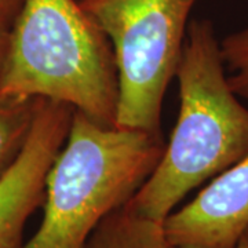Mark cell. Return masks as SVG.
<instances>
[{"instance_id": "1", "label": "cell", "mask_w": 248, "mask_h": 248, "mask_svg": "<svg viewBox=\"0 0 248 248\" xmlns=\"http://www.w3.org/2000/svg\"><path fill=\"white\" fill-rule=\"evenodd\" d=\"M175 78L177 124L156 169L125 203L138 215L164 222L189 192L248 153V108L228 81L221 40L208 19L187 25Z\"/></svg>"}, {"instance_id": "2", "label": "cell", "mask_w": 248, "mask_h": 248, "mask_svg": "<svg viewBox=\"0 0 248 248\" xmlns=\"http://www.w3.org/2000/svg\"><path fill=\"white\" fill-rule=\"evenodd\" d=\"M0 95L43 98L116 125L113 48L76 0H24L10 28Z\"/></svg>"}, {"instance_id": "3", "label": "cell", "mask_w": 248, "mask_h": 248, "mask_svg": "<svg viewBox=\"0 0 248 248\" xmlns=\"http://www.w3.org/2000/svg\"><path fill=\"white\" fill-rule=\"evenodd\" d=\"M164 148L161 133L102 125L75 110L46 178L43 221L24 248H86L151 177Z\"/></svg>"}, {"instance_id": "4", "label": "cell", "mask_w": 248, "mask_h": 248, "mask_svg": "<svg viewBox=\"0 0 248 248\" xmlns=\"http://www.w3.org/2000/svg\"><path fill=\"white\" fill-rule=\"evenodd\" d=\"M110 42L119 98L116 127L161 133L163 99L175 78L197 0H80Z\"/></svg>"}, {"instance_id": "5", "label": "cell", "mask_w": 248, "mask_h": 248, "mask_svg": "<svg viewBox=\"0 0 248 248\" xmlns=\"http://www.w3.org/2000/svg\"><path fill=\"white\" fill-rule=\"evenodd\" d=\"M75 109L40 99L17 160L0 179V248H24L28 219L45 202L46 178L71 130Z\"/></svg>"}, {"instance_id": "6", "label": "cell", "mask_w": 248, "mask_h": 248, "mask_svg": "<svg viewBox=\"0 0 248 248\" xmlns=\"http://www.w3.org/2000/svg\"><path fill=\"white\" fill-rule=\"evenodd\" d=\"M172 248H233L248 231V153L163 222Z\"/></svg>"}, {"instance_id": "7", "label": "cell", "mask_w": 248, "mask_h": 248, "mask_svg": "<svg viewBox=\"0 0 248 248\" xmlns=\"http://www.w3.org/2000/svg\"><path fill=\"white\" fill-rule=\"evenodd\" d=\"M86 248H172L163 222L131 211L125 204L107 215L90 236Z\"/></svg>"}, {"instance_id": "8", "label": "cell", "mask_w": 248, "mask_h": 248, "mask_svg": "<svg viewBox=\"0 0 248 248\" xmlns=\"http://www.w3.org/2000/svg\"><path fill=\"white\" fill-rule=\"evenodd\" d=\"M40 99L0 95V179L25 146Z\"/></svg>"}, {"instance_id": "9", "label": "cell", "mask_w": 248, "mask_h": 248, "mask_svg": "<svg viewBox=\"0 0 248 248\" xmlns=\"http://www.w3.org/2000/svg\"><path fill=\"white\" fill-rule=\"evenodd\" d=\"M221 51L231 89L248 99V28L223 37Z\"/></svg>"}, {"instance_id": "10", "label": "cell", "mask_w": 248, "mask_h": 248, "mask_svg": "<svg viewBox=\"0 0 248 248\" xmlns=\"http://www.w3.org/2000/svg\"><path fill=\"white\" fill-rule=\"evenodd\" d=\"M24 0H0V24L11 28Z\"/></svg>"}, {"instance_id": "11", "label": "cell", "mask_w": 248, "mask_h": 248, "mask_svg": "<svg viewBox=\"0 0 248 248\" xmlns=\"http://www.w3.org/2000/svg\"><path fill=\"white\" fill-rule=\"evenodd\" d=\"M9 43H10V28L0 24V84L4 76L6 63H7V55H9Z\"/></svg>"}, {"instance_id": "12", "label": "cell", "mask_w": 248, "mask_h": 248, "mask_svg": "<svg viewBox=\"0 0 248 248\" xmlns=\"http://www.w3.org/2000/svg\"><path fill=\"white\" fill-rule=\"evenodd\" d=\"M233 248H248V231L241 236V239L239 240V243Z\"/></svg>"}]
</instances>
